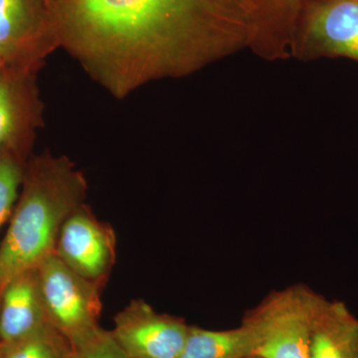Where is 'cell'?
<instances>
[{
  "label": "cell",
  "mask_w": 358,
  "mask_h": 358,
  "mask_svg": "<svg viewBox=\"0 0 358 358\" xmlns=\"http://www.w3.org/2000/svg\"><path fill=\"white\" fill-rule=\"evenodd\" d=\"M59 49L113 98L253 48L258 0H48Z\"/></svg>",
  "instance_id": "cell-1"
},
{
  "label": "cell",
  "mask_w": 358,
  "mask_h": 358,
  "mask_svg": "<svg viewBox=\"0 0 358 358\" xmlns=\"http://www.w3.org/2000/svg\"><path fill=\"white\" fill-rule=\"evenodd\" d=\"M88 181L66 155L46 150L26 164L21 193L0 244V291L55 254L63 224L86 203Z\"/></svg>",
  "instance_id": "cell-2"
},
{
  "label": "cell",
  "mask_w": 358,
  "mask_h": 358,
  "mask_svg": "<svg viewBox=\"0 0 358 358\" xmlns=\"http://www.w3.org/2000/svg\"><path fill=\"white\" fill-rule=\"evenodd\" d=\"M322 298L303 285L268 294L245 315L258 331L254 355L263 358H310V329Z\"/></svg>",
  "instance_id": "cell-3"
},
{
  "label": "cell",
  "mask_w": 358,
  "mask_h": 358,
  "mask_svg": "<svg viewBox=\"0 0 358 358\" xmlns=\"http://www.w3.org/2000/svg\"><path fill=\"white\" fill-rule=\"evenodd\" d=\"M37 272L48 322L66 341L100 327L103 286L78 274L55 254Z\"/></svg>",
  "instance_id": "cell-4"
},
{
  "label": "cell",
  "mask_w": 358,
  "mask_h": 358,
  "mask_svg": "<svg viewBox=\"0 0 358 358\" xmlns=\"http://www.w3.org/2000/svg\"><path fill=\"white\" fill-rule=\"evenodd\" d=\"M48 0H0V64L42 67L58 50Z\"/></svg>",
  "instance_id": "cell-5"
},
{
  "label": "cell",
  "mask_w": 358,
  "mask_h": 358,
  "mask_svg": "<svg viewBox=\"0 0 358 358\" xmlns=\"http://www.w3.org/2000/svg\"><path fill=\"white\" fill-rule=\"evenodd\" d=\"M293 57H343L358 62V0H313L296 27Z\"/></svg>",
  "instance_id": "cell-6"
},
{
  "label": "cell",
  "mask_w": 358,
  "mask_h": 358,
  "mask_svg": "<svg viewBox=\"0 0 358 358\" xmlns=\"http://www.w3.org/2000/svg\"><path fill=\"white\" fill-rule=\"evenodd\" d=\"M38 68L3 67L0 73V152L21 159L32 157L39 129L44 126Z\"/></svg>",
  "instance_id": "cell-7"
},
{
  "label": "cell",
  "mask_w": 358,
  "mask_h": 358,
  "mask_svg": "<svg viewBox=\"0 0 358 358\" xmlns=\"http://www.w3.org/2000/svg\"><path fill=\"white\" fill-rule=\"evenodd\" d=\"M55 255L73 271L105 287L117 260V236L90 205L80 206L61 228Z\"/></svg>",
  "instance_id": "cell-8"
},
{
  "label": "cell",
  "mask_w": 358,
  "mask_h": 358,
  "mask_svg": "<svg viewBox=\"0 0 358 358\" xmlns=\"http://www.w3.org/2000/svg\"><path fill=\"white\" fill-rule=\"evenodd\" d=\"M189 327L185 320L159 313L143 300H133L114 317L110 331L133 358H178Z\"/></svg>",
  "instance_id": "cell-9"
},
{
  "label": "cell",
  "mask_w": 358,
  "mask_h": 358,
  "mask_svg": "<svg viewBox=\"0 0 358 358\" xmlns=\"http://www.w3.org/2000/svg\"><path fill=\"white\" fill-rule=\"evenodd\" d=\"M50 324L47 319L37 268L14 275L0 296V341L3 352Z\"/></svg>",
  "instance_id": "cell-10"
},
{
  "label": "cell",
  "mask_w": 358,
  "mask_h": 358,
  "mask_svg": "<svg viewBox=\"0 0 358 358\" xmlns=\"http://www.w3.org/2000/svg\"><path fill=\"white\" fill-rule=\"evenodd\" d=\"M310 358H358V319L343 301L322 296L310 329Z\"/></svg>",
  "instance_id": "cell-11"
},
{
  "label": "cell",
  "mask_w": 358,
  "mask_h": 358,
  "mask_svg": "<svg viewBox=\"0 0 358 358\" xmlns=\"http://www.w3.org/2000/svg\"><path fill=\"white\" fill-rule=\"evenodd\" d=\"M258 341V331L246 317L241 326L226 331L189 327L178 358H244L254 355Z\"/></svg>",
  "instance_id": "cell-12"
},
{
  "label": "cell",
  "mask_w": 358,
  "mask_h": 358,
  "mask_svg": "<svg viewBox=\"0 0 358 358\" xmlns=\"http://www.w3.org/2000/svg\"><path fill=\"white\" fill-rule=\"evenodd\" d=\"M261 9L259 43L265 50L284 54L293 46L301 0H258Z\"/></svg>",
  "instance_id": "cell-13"
},
{
  "label": "cell",
  "mask_w": 358,
  "mask_h": 358,
  "mask_svg": "<svg viewBox=\"0 0 358 358\" xmlns=\"http://www.w3.org/2000/svg\"><path fill=\"white\" fill-rule=\"evenodd\" d=\"M66 341V339H65ZM62 358H133L117 343L110 331L101 327L66 341Z\"/></svg>",
  "instance_id": "cell-14"
},
{
  "label": "cell",
  "mask_w": 358,
  "mask_h": 358,
  "mask_svg": "<svg viewBox=\"0 0 358 358\" xmlns=\"http://www.w3.org/2000/svg\"><path fill=\"white\" fill-rule=\"evenodd\" d=\"M27 162L9 150L0 152V229L13 215Z\"/></svg>",
  "instance_id": "cell-15"
},
{
  "label": "cell",
  "mask_w": 358,
  "mask_h": 358,
  "mask_svg": "<svg viewBox=\"0 0 358 358\" xmlns=\"http://www.w3.org/2000/svg\"><path fill=\"white\" fill-rule=\"evenodd\" d=\"M65 345V338L51 324H47L7 348L1 358H62Z\"/></svg>",
  "instance_id": "cell-16"
},
{
  "label": "cell",
  "mask_w": 358,
  "mask_h": 358,
  "mask_svg": "<svg viewBox=\"0 0 358 358\" xmlns=\"http://www.w3.org/2000/svg\"><path fill=\"white\" fill-rule=\"evenodd\" d=\"M1 292L0 291V296H1ZM3 355V348H2L1 341H0V358Z\"/></svg>",
  "instance_id": "cell-17"
},
{
  "label": "cell",
  "mask_w": 358,
  "mask_h": 358,
  "mask_svg": "<svg viewBox=\"0 0 358 358\" xmlns=\"http://www.w3.org/2000/svg\"><path fill=\"white\" fill-rule=\"evenodd\" d=\"M244 358H263V357H259V355H249V357H244Z\"/></svg>",
  "instance_id": "cell-18"
},
{
  "label": "cell",
  "mask_w": 358,
  "mask_h": 358,
  "mask_svg": "<svg viewBox=\"0 0 358 358\" xmlns=\"http://www.w3.org/2000/svg\"><path fill=\"white\" fill-rule=\"evenodd\" d=\"M2 68H3V67H2V65H1V64H0V73H1Z\"/></svg>",
  "instance_id": "cell-19"
}]
</instances>
